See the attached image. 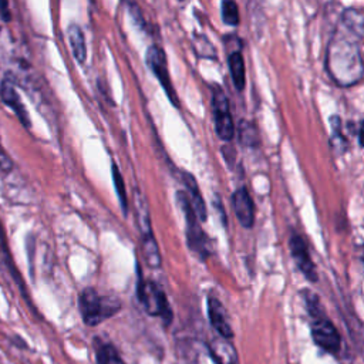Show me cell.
Masks as SVG:
<instances>
[{
    "mask_svg": "<svg viewBox=\"0 0 364 364\" xmlns=\"http://www.w3.org/2000/svg\"><path fill=\"white\" fill-rule=\"evenodd\" d=\"M330 73L343 85L355 82L363 74V64L357 46L344 38L336 37L330 44L328 51Z\"/></svg>",
    "mask_w": 364,
    "mask_h": 364,
    "instance_id": "6da1fadb",
    "label": "cell"
},
{
    "mask_svg": "<svg viewBox=\"0 0 364 364\" xmlns=\"http://www.w3.org/2000/svg\"><path fill=\"white\" fill-rule=\"evenodd\" d=\"M306 306L310 316L313 317L311 337L314 343L327 353H337L341 346V337L334 324L320 310V304L314 294L306 297Z\"/></svg>",
    "mask_w": 364,
    "mask_h": 364,
    "instance_id": "7a4b0ae2",
    "label": "cell"
},
{
    "mask_svg": "<svg viewBox=\"0 0 364 364\" xmlns=\"http://www.w3.org/2000/svg\"><path fill=\"white\" fill-rule=\"evenodd\" d=\"M119 309L118 300L102 297L92 287L84 289L80 294V311L82 320L88 326H97L111 317Z\"/></svg>",
    "mask_w": 364,
    "mask_h": 364,
    "instance_id": "3957f363",
    "label": "cell"
},
{
    "mask_svg": "<svg viewBox=\"0 0 364 364\" xmlns=\"http://www.w3.org/2000/svg\"><path fill=\"white\" fill-rule=\"evenodd\" d=\"M176 200L181 205L182 212L185 213V219H186V242L188 246L196 252L198 255H200L202 257H206L209 255L208 250V237L203 233V230L199 226V219L189 202V198L185 192H178L176 193Z\"/></svg>",
    "mask_w": 364,
    "mask_h": 364,
    "instance_id": "277c9868",
    "label": "cell"
},
{
    "mask_svg": "<svg viewBox=\"0 0 364 364\" xmlns=\"http://www.w3.org/2000/svg\"><path fill=\"white\" fill-rule=\"evenodd\" d=\"M138 297L149 314L161 316L166 323L171 321L172 311L166 300V296L155 283L152 282L144 283V280H141V276H139Z\"/></svg>",
    "mask_w": 364,
    "mask_h": 364,
    "instance_id": "5b68a950",
    "label": "cell"
},
{
    "mask_svg": "<svg viewBox=\"0 0 364 364\" xmlns=\"http://www.w3.org/2000/svg\"><path fill=\"white\" fill-rule=\"evenodd\" d=\"M212 105L218 136L223 141H230L235 134V125L229 111V101L220 88H215L212 94Z\"/></svg>",
    "mask_w": 364,
    "mask_h": 364,
    "instance_id": "8992f818",
    "label": "cell"
},
{
    "mask_svg": "<svg viewBox=\"0 0 364 364\" xmlns=\"http://www.w3.org/2000/svg\"><path fill=\"white\" fill-rule=\"evenodd\" d=\"M146 63L151 68V71L156 75V78L159 80L162 88L165 90L168 98L171 100V102L173 105H179L178 102V97L176 92L172 87L171 82V77H169V71H168V65H166V58H165V53L161 47L158 46H151L146 51Z\"/></svg>",
    "mask_w": 364,
    "mask_h": 364,
    "instance_id": "52a82bcc",
    "label": "cell"
},
{
    "mask_svg": "<svg viewBox=\"0 0 364 364\" xmlns=\"http://www.w3.org/2000/svg\"><path fill=\"white\" fill-rule=\"evenodd\" d=\"M290 252H291V256H293L297 267L303 272V274L309 280L316 282L317 280L316 267L311 262V257L309 255V250H307V246H306L304 240L299 235H291V237H290Z\"/></svg>",
    "mask_w": 364,
    "mask_h": 364,
    "instance_id": "ba28073f",
    "label": "cell"
},
{
    "mask_svg": "<svg viewBox=\"0 0 364 364\" xmlns=\"http://www.w3.org/2000/svg\"><path fill=\"white\" fill-rule=\"evenodd\" d=\"M0 95H1V100L6 105H9L14 112L16 115L18 117V119L21 121V124L24 127H30V118H28V114L16 91V85H14V81L10 75H6L4 80L1 81V87H0Z\"/></svg>",
    "mask_w": 364,
    "mask_h": 364,
    "instance_id": "9c48e42d",
    "label": "cell"
},
{
    "mask_svg": "<svg viewBox=\"0 0 364 364\" xmlns=\"http://www.w3.org/2000/svg\"><path fill=\"white\" fill-rule=\"evenodd\" d=\"M232 202H233V209L239 223L243 228L250 229L255 222V208H253L252 198L247 193V189L246 188L236 189L232 196Z\"/></svg>",
    "mask_w": 364,
    "mask_h": 364,
    "instance_id": "30bf717a",
    "label": "cell"
},
{
    "mask_svg": "<svg viewBox=\"0 0 364 364\" xmlns=\"http://www.w3.org/2000/svg\"><path fill=\"white\" fill-rule=\"evenodd\" d=\"M208 314H209L210 324L222 337L230 338L233 336L232 327L228 320V313H226L223 304L213 296H210L208 299Z\"/></svg>",
    "mask_w": 364,
    "mask_h": 364,
    "instance_id": "8fae6325",
    "label": "cell"
},
{
    "mask_svg": "<svg viewBox=\"0 0 364 364\" xmlns=\"http://www.w3.org/2000/svg\"><path fill=\"white\" fill-rule=\"evenodd\" d=\"M182 178H183V183L186 186V195L189 198V202H191L198 219L199 220H206L205 200L200 195V191H199V186H198L195 178L191 173H186V172L182 173Z\"/></svg>",
    "mask_w": 364,
    "mask_h": 364,
    "instance_id": "7c38bea8",
    "label": "cell"
},
{
    "mask_svg": "<svg viewBox=\"0 0 364 364\" xmlns=\"http://www.w3.org/2000/svg\"><path fill=\"white\" fill-rule=\"evenodd\" d=\"M134 202H135L136 222H138V228H139V232H141V237H146V236L154 235L152 228H151V218H149L148 203L145 200V196L139 191L135 192Z\"/></svg>",
    "mask_w": 364,
    "mask_h": 364,
    "instance_id": "4fadbf2b",
    "label": "cell"
},
{
    "mask_svg": "<svg viewBox=\"0 0 364 364\" xmlns=\"http://www.w3.org/2000/svg\"><path fill=\"white\" fill-rule=\"evenodd\" d=\"M67 33H68V40H70V44H71V48H73L74 58L80 64H82L85 61V57H87L84 33H82V30L77 24H70Z\"/></svg>",
    "mask_w": 364,
    "mask_h": 364,
    "instance_id": "5bb4252c",
    "label": "cell"
},
{
    "mask_svg": "<svg viewBox=\"0 0 364 364\" xmlns=\"http://www.w3.org/2000/svg\"><path fill=\"white\" fill-rule=\"evenodd\" d=\"M228 63H229L233 85L239 91L243 90V87H245V63H243L242 54L239 51L232 53L228 58Z\"/></svg>",
    "mask_w": 364,
    "mask_h": 364,
    "instance_id": "9a60e30c",
    "label": "cell"
},
{
    "mask_svg": "<svg viewBox=\"0 0 364 364\" xmlns=\"http://www.w3.org/2000/svg\"><path fill=\"white\" fill-rule=\"evenodd\" d=\"M141 243H142V256H144L146 264L149 267H159L161 266V253H159V247L155 240V236L151 235L146 237H141Z\"/></svg>",
    "mask_w": 364,
    "mask_h": 364,
    "instance_id": "2e32d148",
    "label": "cell"
},
{
    "mask_svg": "<svg viewBox=\"0 0 364 364\" xmlns=\"http://www.w3.org/2000/svg\"><path fill=\"white\" fill-rule=\"evenodd\" d=\"M97 364H125L111 344H101L97 348Z\"/></svg>",
    "mask_w": 364,
    "mask_h": 364,
    "instance_id": "e0dca14e",
    "label": "cell"
},
{
    "mask_svg": "<svg viewBox=\"0 0 364 364\" xmlns=\"http://www.w3.org/2000/svg\"><path fill=\"white\" fill-rule=\"evenodd\" d=\"M112 181H114V186L121 203V208L124 210V213H128V199H127V191H125V183H124V178L118 169V166L115 164H112Z\"/></svg>",
    "mask_w": 364,
    "mask_h": 364,
    "instance_id": "ac0fdd59",
    "label": "cell"
},
{
    "mask_svg": "<svg viewBox=\"0 0 364 364\" xmlns=\"http://www.w3.org/2000/svg\"><path fill=\"white\" fill-rule=\"evenodd\" d=\"M222 18L229 26H236L239 23V10L235 1L226 0L222 3Z\"/></svg>",
    "mask_w": 364,
    "mask_h": 364,
    "instance_id": "d6986e66",
    "label": "cell"
},
{
    "mask_svg": "<svg viewBox=\"0 0 364 364\" xmlns=\"http://www.w3.org/2000/svg\"><path fill=\"white\" fill-rule=\"evenodd\" d=\"M11 169H13V162H11L10 156L0 146V171L1 172H10Z\"/></svg>",
    "mask_w": 364,
    "mask_h": 364,
    "instance_id": "ffe728a7",
    "label": "cell"
},
{
    "mask_svg": "<svg viewBox=\"0 0 364 364\" xmlns=\"http://www.w3.org/2000/svg\"><path fill=\"white\" fill-rule=\"evenodd\" d=\"M0 10H1L3 20L9 21L10 20V13H9V9H7V1H0Z\"/></svg>",
    "mask_w": 364,
    "mask_h": 364,
    "instance_id": "44dd1931",
    "label": "cell"
},
{
    "mask_svg": "<svg viewBox=\"0 0 364 364\" xmlns=\"http://www.w3.org/2000/svg\"><path fill=\"white\" fill-rule=\"evenodd\" d=\"M360 145L364 146V121H363L361 128H360Z\"/></svg>",
    "mask_w": 364,
    "mask_h": 364,
    "instance_id": "7402d4cb",
    "label": "cell"
}]
</instances>
